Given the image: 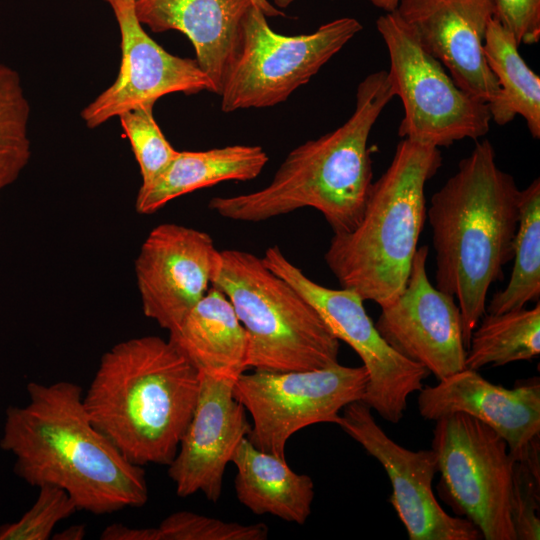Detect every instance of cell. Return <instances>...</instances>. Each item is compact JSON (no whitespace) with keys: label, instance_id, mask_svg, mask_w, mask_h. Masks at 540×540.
<instances>
[{"label":"cell","instance_id":"cell-1","mask_svg":"<svg viewBox=\"0 0 540 540\" xmlns=\"http://www.w3.org/2000/svg\"><path fill=\"white\" fill-rule=\"evenodd\" d=\"M27 392L26 405L6 410L0 440L20 478L31 486H57L78 510L95 515L146 504L144 469L92 424L78 384L30 382Z\"/></svg>","mask_w":540,"mask_h":540},{"label":"cell","instance_id":"cell-2","mask_svg":"<svg viewBox=\"0 0 540 540\" xmlns=\"http://www.w3.org/2000/svg\"><path fill=\"white\" fill-rule=\"evenodd\" d=\"M519 198L513 176L498 167L491 142L483 140L433 194L426 211L436 287L457 301L466 349L486 313L490 286L502 280L503 267L513 259Z\"/></svg>","mask_w":540,"mask_h":540},{"label":"cell","instance_id":"cell-3","mask_svg":"<svg viewBox=\"0 0 540 540\" xmlns=\"http://www.w3.org/2000/svg\"><path fill=\"white\" fill-rule=\"evenodd\" d=\"M394 96L387 71L369 74L359 83L355 110L344 124L293 149L264 188L213 197L208 208L249 223L314 208L334 234L351 232L363 216L373 183L369 135Z\"/></svg>","mask_w":540,"mask_h":540},{"label":"cell","instance_id":"cell-4","mask_svg":"<svg viewBox=\"0 0 540 540\" xmlns=\"http://www.w3.org/2000/svg\"><path fill=\"white\" fill-rule=\"evenodd\" d=\"M200 374L169 341L142 336L105 352L83 394L92 424L131 463L168 466L192 417Z\"/></svg>","mask_w":540,"mask_h":540},{"label":"cell","instance_id":"cell-5","mask_svg":"<svg viewBox=\"0 0 540 540\" xmlns=\"http://www.w3.org/2000/svg\"><path fill=\"white\" fill-rule=\"evenodd\" d=\"M439 148L404 138L373 182L351 232L334 234L325 262L342 288L380 307L404 289L426 221L425 185L441 167Z\"/></svg>","mask_w":540,"mask_h":540},{"label":"cell","instance_id":"cell-6","mask_svg":"<svg viewBox=\"0 0 540 540\" xmlns=\"http://www.w3.org/2000/svg\"><path fill=\"white\" fill-rule=\"evenodd\" d=\"M212 286L226 295L245 330L247 369L303 371L339 363V340L317 311L258 256L220 251Z\"/></svg>","mask_w":540,"mask_h":540},{"label":"cell","instance_id":"cell-7","mask_svg":"<svg viewBox=\"0 0 540 540\" xmlns=\"http://www.w3.org/2000/svg\"><path fill=\"white\" fill-rule=\"evenodd\" d=\"M361 30L357 19L343 17L310 34L281 35L252 6L218 94L222 111L271 107L287 100Z\"/></svg>","mask_w":540,"mask_h":540},{"label":"cell","instance_id":"cell-8","mask_svg":"<svg viewBox=\"0 0 540 540\" xmlns=\"http://www.w3.org/2000/svg\"><path fill=\"white\" fill-rule=\"evenodd\" d=\"M376 28L388 49L394 94L404 107L400 137L439 148L488 133V105L455 83L396 10L381 15Z\"/></svg>","mask_w":540,"mask_h":540},{"label":"cell","instance_id":"cell-9","mask_svg":"<svg viewBox=\"0 0 540 540\" xmlns=\"http://www.w3.org/2000/svg\"><path fill=\"white\" fill-rule=\"evenodd\" d=\"M367 383L363 365L337 363L316 370L243 372L233 394L252 418L250 442L285 459L293 434L318 423L337 424L344 407L363 400Z\"/></svg>","mask_w":540,"mask_h":540},{"label":"cell","instance_id":"cell-10","mask_svg":"<svg viewBox=\"0 0 540 540\" xmlns=\"http://www.w3.org/2000/svg\"><path fill=\"white\" fill-rule=\"evenodd\" d=\"M261 259L317 311L338 340L360 357L368 373L362 401L386 421L398 423L409 396L424 387L423 381L430 372L403 357L384 340L355 291L331 289L314 282L277 245L268 247Z\"/></svg>","mask_w":540,"mask_h":540},{"label":"cell","instance_id":"cell-11","mask_svg":"<svg viewBox=\"0 0 540 540\" xmlns=\"http://www.w3.org/2000/svg\"><path fill=\"white\" fill-rule=\"evenodd\" d=\"M431 449L457 506L486 540H516L509 494L513 460L504 438L480 420L453 413L436 420Z\"/></svg>","mask_w":540,"mask_h":540},{"label":"cell","instance_id":"cell-12","mask_svg":"<svg viewBox=\"0 0 540 540\" xmlns=\"http://www.w3.org/2000/svg\"><path fill=\"white\" fill-rule=\"evenodd\" d=\"M337 425L386 471L392 486L390 502L410 540L482 538L471 521L449 515L436 500L432 481L438 464L432 449L412 451L400 446L377 424L363 401L344 407Z\"/></svg>","mask_w":540,"mask_h":540},{"label":"cell","instance_id":"cell-13","mask_svg":"<svg viewBox=\"0 0 540 540\" xmlns=\"http://www.w3.org/2000/svg\"><path fill=\"white\" fill-rule=\"evenodd\" d=\"M428 252L427 245L417 249L404 289L381 307L375 326L395 351L439 381L465 368L467 349L455 298L428 278Z\"/></svg>","mask_w":540,"mask_h":540},{"label":"cell","instance_id":"cell-14","mask_svg":"<svg viewBox=\"0 0 540 540\" xmlns=\"http://www.w3.org/2000/svg\"><path fill=\"white\" fill-rule=\"evenodd\" d=\"M205 231L161 223L143 241L135 260L144 315L168 332L205 296L219 259Z\"/></svg>","mask_w":540,"mask_h":540},{"label":"cell","instance_id":"cell-15","mask_svg":"<svg viewBox=\"0 0 540 540\" xmlns=\"http://www.w3.org/2000/svg\"><path fill=\"white\" fill-rule=\"evenodd\" d=\"M121 33L122 60L116 81L82 111L90 128L141 106H152L162 96L182 92H214L209 77L196 60L168 53L142 28L134 0H105Z\"/></svg>","mask_w":540,"mask_h":540},{"label":"cell","instance_id":"cell-16","mask_svg":"<svg viewBox=\"0 0 540 540\" xmlns=\"http://www.w3.org/2000/svg\"><path fill=\"white\" fill-rule=\"evenodd\" d=\"M235 380L200 374L192 417L168 465L179 497L201 492L214 503L221 497L226 466L251 430L246 410L233 394Z\"/></svg>","mask_w":540,"mask_h":540},{"label":"cell","instance_id":"cell-17","mask_svg":"<svg viewBox=\"0 0 540 540\" xmlns=\"http://www.w3.org/2000/svg\"><path fill=\"white\" fill-rule=\"evenodd\" d=\"M396 11L464 92L487 105L497 99L483 51L491 0H399Z\"/></svg>","mask_w":540,"mask_h":540},{"label":"cell","instance_id":"cell-18","mask_svg":"<svg viewBox=\"0 0 540 540\" xmlns=\"http://www.w3.org/2000/svg\"><path fill=\"white\" fill-rule=\"evenodd\" d=\"M418 409L424 419L437 420L465 413L487 424L504 438L511 459L516 460L540 435V384L507 389L464 368L435 386L419 391Z\"/></svg>","mask_w":540,"mask_h":540},{"label":"cell","instance_id":"cell-19","mask_svg":"<svg viewBox=\"0 0 540 540\" xmlns=\"http://www.w3.org/2000/svg\"><path fill=\"white\" fill-rule=\"evenodd\" d=\"M141 24L153 32L177 30L193 44L196 61L219 94L240 39L249 0H134Z\"/></svg>","mask_w":540,"mask_h":540},{"label":"cell","instance_id":"cell-20","mask_svg":"<svg viewBox=\"0 0 540 540\" xmlns=\"http://www.w3.org/2000/svg\"><path fill=\"white\" fill-rule=\"evenodd\" d=\"M168 340L200 374L236 379L247 369L245 330L215 286L169 331Z\"/></svg>","mask_w":540,"mask_h":540},{"label":"cell","instance_id":"cell-21","mask_svg":"<svg viewBox=\"0 0 540 540\" xmlns=\"http://www.w3.org/2000/svg\"><path fill=\"white\" fill-rule=\"evenodd\" d=\"M231 462L239 502L256 515L270 514L303 525L312 511L314 483L306 474L293 471L286 458L262 451L245 437Z\"/></svg>","mask_w":540,"mask_h":540},{"label":"cell","instance_id":"cell-22","mask_svg":"<svg viewBox=\"0 0 540 540\" xmlns=\"http://www.w3.org/2000/svg\"><path fill=\"white\" fill-rule=\"evenodd\" d=\"M267 162L268 155L260 146L231 145L205 151H178L150 185L140 187L136 211L150 215L193 191L224 181L252 180Z\"/></svg>","mask_w":540,"mask_h":540},{"label":"cell","instance_id":"cell-23","mask_svg":"<svg viewBox=\"0 0 540 540\" xmlns=\"http://www.w3.org/2000/svg\"><path fill=\"white\" fill-rule=\"evenodd\" d=\"M514 36L495 18L488 23L483 51L500 92L488 104L491 121L503 126L516 115L524 118L531 136L540 138V77L519 53Z\"/></svg>","mask_w":540,"mask_h":540},{"label":"cell","instance_id":"cell-24","mask_svg":"<svg viewBox=\"0 0 540 540\" xmlns=\"http://www.w3.org/2000/svg\"><path fill=\"white\" fill-rule=\"evenodd\" d=\"M540 353V303L500 314L485 313L474 328L466 351L465 368L478 371Z\"/></svg>","mask_w":540,"mask_h":540},{"label":"cell","instance_id":"cell-25","mask_svg":"<svg viewBox=\"0 0 540 540\" xmlns=\"http://www.w3.org/2000/svg\"><path fill=\"white\" fill-rule=\"evenodd\" d=\"M514 265L506 287L486 304V313L500 314L540 298V180L520 190Z\"/></svg>","mask_w":540,"mask_h":540},{"label":"cell","instance_id":"cell-26","mask_svg":"<svg viewBox=\"0 0 540 540\" xmlns=\"http://www.w3.org/2000/svg\"><path fill=\"white\" fill-rule=\"evenodd\" d=\"M29 114L19 74L0 63V191L15 182L29 162Z\"/></svg>","mask_w":540,"mask_h":540},{"label":"cell","instance_id":"cell-27","mask_svg":"<svg viewBox=\"0 0 540 540\" xmlns=\"http://www.w3.org/2000/svg\"><path fill=\"white\" fill-rule=\"evenodd\" d=\"M152 110V106H141L119 116L140 168V187L150 185L178 153L163 135Z\"/></svg>","mask_w":540,"mask_h":540},{"label":"cell","instance_id":"cell-28","mask_svg":"<svg viewBox=\"0 0 540 540\" xmlns=\"http://www.w3.org/2000/svg\"><path fill=\"white\" fill-rule=\"evenodd\" d=\"M156 540H265L268 526L244 525L207 517L191 511H178L155 527Z\"/></svg>","mask_w":540,"mask_h":540},{"label":"cell","instance_id":"cell-29","mask_svg":"<svg viewBox=\"0 0 540 540\" xmlns=\"http://www.w3.org/2000/svg\"><path fill=\"white\" fill-rule=\"evenodd\" d=\"M38 489L36 501L23 516L0 527V540H47L60 521L78 511L65 490L54 485Z\"/></svg>","mask_w":540,"mask_h":540},{"label":"cell","instance_id":"cell-30","mask_svg":"<svg viewBox=\"0 0 540 540\" xmlns=\"http://www.w3.org/2000/svg\"><path fill=\"white\" fill-rule=\"evenodd\" d=\"M516 540L540 538V475L521 461H513L509 494Z\"/></svg>","mask_w":540,"mask_h":540},{"label":"cell","instance_id":"cell-31","mask_svg":"<svg viewBox=\"0 0 540 540\" xmlns=\"http://www.w3.org/2000/svg\"><path fill=\"white\" fill-rule=\"evenodd\" d=\"M493 18L521 44L540 40V0H491Z\"/></svg>","mask_w":540,"mask_h":540},{"label":"cell","instance_id":"cell-32","mask_svg":"<svg viewBox=\"0 0 540 540\" xmlns=\"http://www.w3.org/2000/svg\"><path fill=\"white\" fill-rule=\"evenodd\" d=\"M102 540H155V527H130L120 523L107 526L101 533Z\"/></svg>","mask_w":540,"mask_h":540},{"label":"cell","instance_id":"cell-33","mask_svg":"<svg viewBox=\"0 0 540 540\" xmlns=\"http://www.w3.org/2000/svg\"><path fill=\"white\" fill-rule=\"evenodd\" d=\"M253 7L259 9L266 17L285 16L283 12L275 8L267 0H249ZM293 0H275L280 7L288 6Z\"/></svg>","mask_w":540,"mask_h":540},{"label":"cell","instance_id":"cell-34","mask_svg":"<svg viewBox=\"0 0 540 540\" xmlns=\"http://www.w3.org/2000/svg\"><path fill=\"white\" fill-rule=\"evenodd\" d=\"M86 535V528L84 525L77 524L69 526L68 528L63 529L61 532H58L52 535V539L55 540H81Z\"/></svg>","mask_w":540,"mask_h":540},{"label":"cell","instance_id":"cell-35","mask_svg":"<svg viewBox=\"0 0 540 540\" xmlns=\"http://www.w3.org/2000/svg\"><path fill=\"white\" fill-rule=\"evenodd\" d=\"M372 5L383 9L385 12L396 10L399 0H368Z\"/></svg>","mask_w":540,"mask_h":540},{"label":"cell","instance_id":"cell-36","mask_svg":"<svg viewBox=\"0 0 540 540\" xmlns=\"http://www.w3.org/2000/svg\"><path fill=\"white\" fill-rule=\"evenodd\" d=\"M1 192V191H0Z\"/></svg>","mask_w":540,"mask_h":540}]
</instances>
